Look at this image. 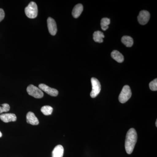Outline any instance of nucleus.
Instances as JSON below:
<instances>
[{
    "label": "nucleus",
    "instance_id": "obj_7",
    "mask_svg": "<svg viewBox=\"0 0 157 157\" xmlns=\"http://www.w3.org/2000/svg\"><path fill=\"white\" fill-rule=\"evenodd\" d=\"M39 88L41 90L47 93L48 94L52 97H56L59 94V92L55 89L52 88L44 84H40L39 86Z\"/></svg>",
    "mask_w": 157,
    "mask_h": 157
},
{
    "label": "nucleus",
    "instance_id": "obj_2",
    "mask_svg": "<svg viewBox=\"0 0 157 157\" xmlns=\"http://www.w3.org/2000/svg\"><path fill=\"white\" fill-rule=\"evenodd\" d=\"M25 13L26 16L29 18L33 19L37 17L38 15V7L36 4L34 2H31L27 7H26Z\"/></svg>",
    "mask_w": 157,
    "mask_h": 157
},
{
    "label": "nucleus",
    "instance_id": "obj_14",
    "mask_svg": "<svg viewBox=\"0 0 157 157\" xmlns=\"http://www.w3.org/2000/svg\"><path fill=\"white\" fill-rule=\"evenodd\" d=\"M104 33L100 31H97L95 32L93 34V39L95 42L98 43H102L104 42L103 39L104 38Z\"/></svg>",
    "mask_w": 157,
    "mask_h": 157
},
{
    "label": "nucleus",
    "instance_id": "obj_9",
    "mask_svg": "<svg viewBox=\"0 0 157 157\" xmlns=\"http://www.w3.org/2000/svg\"><path fill=\"white\" fill-rule=\"evenodd\" d=\"M0 119L5 123L14 122L17 120V117L14 113H2L0 115Z\"/></svg>",
    "mask_w": 157,
    "mask_h": 157
},
{
    "label": "nucleus",
    "instance_id": "obj_21",
    "mask_svg": "<svg viewBox=\"0 0 157 157\" xmlns=\"http://www.w3.org/2000/svg\"><path fill=\"white\" fill-rule=\"evenodd\" d=\"M2 136V132H0V137H1Z\"/></svg>",
    "mask_w": 157,
    "mask_h": 157
},
{
    "label": "nucleus",
    "instance_id": "obj_17",
    "mask_svg": "<svg viewBox=\"0 0 157 157\" xmlns=\"http://www.w3.org/2000/svg\"><path fill=\"white\" fill-rule=\"evenodd\" d=\"M41 112L45 115H51L53 111V108L49 106H44L41 109Z\"/></svg>",
    "mask_w": 157,
    "mask_h": 157
},
{
    "label": "nucleus",
    "instance_id": "obj_12",
    "mask_svg": "<svg viewBox=\"0 0 157 157\" xmlns=\"http://www.w3.org/2000/svg\"><path fill=\"white\" fill-rule=\"evenodd\" d=\"M83 6L82 4H78L76 5L73 8L72 11L73 17L75 18H78L83 11Z\"/></svg>",
    "mask_w": 157,
    "mask_h": 157
},
{
    "label": "nucleus",
    "instance_id": "obj_1",
    "mask_svg": "<svg viewBox=\"0 0 157 157\" xmlns=\"http://www.w3.org/2000/svg\"><path fill=\"white\" fill-rule=\"evenodd\" d=\"M137 139V135L136 130L133 128L129 129L127 132L125 142V148L128 154H131L133 151Z\"/></svg>",
    "mask_w": 157,
    "mask_h": 157
},
{
    "label": "nucleus",
    "instance_id": "obj_19",
    "mask_svg": "<svg viewBox=\"0 0 157 157\" xmlns=\"http://www.w3.org/2000/svg\"><path fill=\"white\" fill-rule=\"evenodd\" d=\"M149 87L152 91L157 90V79L155 78L154 80L151 82L149 83Z\"/></svg>",
    "mask_w": 157,
    "mask_h": 157
},
{
    "label": "nucleus",
    "instance_id": "obj_5",
    "mask_svg": "<svg viewBox=\"0 0 157 157\" xmlns=\"http://www.w3.org/2000/svg\"><path fill=\"white\" fill-rule=\"evenodd\" d=\"M92 90L90 93V96L92 98H95L99 94L101 90V85L100 82L97 78H92L91 79Z\"/></svg>",
    "mask_w": 157,
    "mask_h": 157
},
{
    "label": "nucleus",
    "instance_id": "obj_20",
    "mask_svg": "<svg viewBox=\"0 0 157 157\" xmlns=\"http://www.w3.org/2000/svg\"><path fill=\"white\" fill-rule=\"evenodd\" d=\"M5 16V13L2 9H0V22L4 19Z\"/></svg>",
    "mask_w": 157,
    "mask_h": 157
},
{
    "label": "nucleus",
    "instance_id": "obj_18",
    "mask_svg": "<svg viewBox=\"0 0 157 157\" xmlns=\"http://www.w3.org/2000/svg\"><path fill=\"white\" fill-rule=\"evenodd\" d=\"M10 107L9 104H4L0 105V114L4 112H7L10 110Z\"/></svg>",
    "mask_w": 157,
    "mask_h": 157
},
{
    "label": "nucleus",
    "instance_id": "obj_13",
    "mask_svg": "<svg viewBox=\"0 0 157 157\" xmlns=\"http://www.w3.org/2000/svg\"><path fill=\"white\" fill-rule=\"evenodd\" d=\"M111 56L113 59L118 63H121L124 61V57L121 53L117 50H114L111 52Z\"/></svg>",
    "mask_w": 157,
    "mask_h": 157
},
{
    "label": "nucleus",
    "instance_id": "obj_4",
    "mask_svg": "<svg viewBox=\"0 0 157 157\" xmlns=\"http://www.w3.org/2000/svg\"><path fill=\"white\" fill-rule=\"evenodd\" d=\"M27 92L29 95L36 98H42L44 96V94L42 90L39 88L33 85H30L27 88Z\"/></svg>",
    "mask_w": 157,
    "mask_h": 157
},
{
    "label": "nucleus",
    "instance_id": "obj_11",
    "mask_svg": "<svg viewBox=\"0 0 157 157\" xmlns=\"http://www.w3.org/2000/svg\"><path fill=\"white\" fill-rule=\"evenodd\" d=\"M64 154V148L61 145H57L52 152V157H63Z\"/></svg>",
    "mask_w": 157,
    "mask_h": 157
},
{
    "label": "nucleus",
    "instance_id": "obj_22",
    "mask_svg": "<svg viewBox=\"0 0 157 157\" xmlns=\"http://www.w3.org/2000/svg\"><path fill=\"white\" fill-rule=\"evenodd\" d=\"M155 124H156V126L157 127V120L156 121Z\"/></svg>",
    "mask_w": 157,
    "mask_h": 157
},
{
    "label": "nucleus",
    "instance_id": "obj_8",
    "mask_svg": "<svg viewBox=\"0 0 157 157\" xmlns=\"http://www.w3.org/2000/svg\"><path fill=\"white\" fill-rule=\"evenodd\" d=\"M47 25L49 33L52 36L56 35L57 32V28L56 22L53 18L52 17H48L47 19Z\"/></svg>",
    "mask_w": 157,
    "mask_h": 157
},
{
    "label": "nucleus",
    "instance_id": "obj_16",
    "mask_svg": "<svg viewBox=\"0 0 157 157\" xmlns=\"http://www.w3.org/2000/svg\"><path fill=\"white\" fill-rule=\"evenodd\" d=\"M110 21L109 18L107 17H104L101 20V27L102 29L106 31L109 28V25L110 24Z\"/></svg>",
    "mask_w": 157,
    "mask_h": 157
},
{
    "label": "nucleus",
    "instance_id": "obj_10",
    "mask_svg": "<svg viewBox=\"0 0 157 157\" xmlns=\"http://www.w3.org/2000/svg\"><path fill=\"white\" fill-rule=\"evenodd\" d=\"M27 122L33 125H37L39 124V121L33 113L29 112L26 115Z\"/></svg>",
    "mask_w": 157,
    "mask_h": 157
},
{
    "label": "nucleus",
    "instance_id": "obj_6",
    "mask_svg": "<svg viewBox=\"0 0 157 157\" xmlns=\"http://www.w3.org/2000/svg\"><path fill=\"white\" fill-rule=\"evenodd\" d=\"M150 14L148 11L145 10L140 11L137 17L138 22L141 25H146L149 21Z\"/></svg>",
    "mask_w": 157,
    "mask_h": 157
},
{
    "label": "nucleus",
    "instance_id": "obj_3",
    "mask_svg": "<svg viewBox=\"0 0 157 157\" xmlns=\"http://www.w3.org/2000/svg\"><path fill=\"white\" fill-rule=\"evenodd\" d=\"M132 95V91L130 86L128 85L124 86L119 96V101L122 104H124L128 101Z\"/></svg>",
    "mask_w": 157,
    "mask_h": 157
},
{
    "label": "nucleus",
    "instance_id": "obj_15",
    "mask_svg": "<svg viewBox=\"0 0 157 157\" xmlns=\"http://www.w3.org/2000/svg\"><path fill=\"white\" fill-rule=\"evenodd\" d=\"M121 42L127 47H131L134 44V41L132 37L129 36H124L121 38Z\"/></svg>",
    "mask_w": 157,
    "mask_h": 157
}]
</instances>
